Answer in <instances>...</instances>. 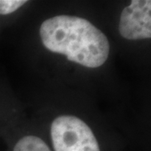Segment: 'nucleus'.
Instances as JSON below:
<instances>
[{
  "label": "nucleus",
  "instance_id": "1",
  "mask_svg": "<svg viewBox=\"0 0 151 151\" xmlns=\"http://www.w3.org/2000/svg\"><path fill=\"white\" fill-rule=\"evenodd\" d=\"M43 45L49 50L62 54L89 68L103 65L109 55L107 36L83 18L58 15L44 21L40 29Z\"/></svg>",
  "mask_w": 151,
  "mask_h": 151
},
{
  "label": "nucleus",
  "instance_id": "2",
  "mask_svg": "<svg viewBox=\"0 0 151 151\" xmlns=\"http://www.w3.org/2000/svg\"><path fill=\"white\" fill-rule=\"evenodd\" d=\"M50 135L55 151H101L92 129L75 116L56 118L51 124Z\"/></svg>",
  "mask_w": 151,
  "mask_h": 151
},
{
  "label": "nucleus",
  "instance_id": "3",
  "mask_svg": "<svg viewBox=\"0 0 151 151\" xmlns=\"http://www.w3.org/2000/svg\"><path fill=\"white\" fill-rule=\"evenodd\" d=\"M120 35L127 40L151 37V1L133 0L124 9L119 21Z\"/></svg>",
  "mask_w": 151,
  "mask_h": 151
},
{
  "label": "nucleus",
  "instance_id": "4",
  "mask_svg": "<svg viewBox=\"0 0 151 151\" xmlns=\"http://www.w3.org/2000/svg\"><path fill=\"white\" fill-rule=\"evenodd\" d=\"M13 151H51L40 138L29 135L17 142Z\"/></svg>",
  "mask_w": 151,
  "mask_h": 151
},
{
  "label": "nucleus",
  "instance_id": "5",
  "mask_svg": "<svg viewBox=\"0 0 151 151\" xmlns=\"http://www.w3.org/2000/svg\"><path fill=\"white\" fill-rule=\"evenodd\" d=\"M26 3V0H0V14H12Z\"/></svg>",
  "mask_w": 151,
  "mask_h": 151
}]
</instances>
